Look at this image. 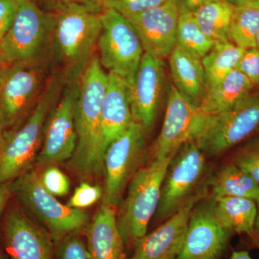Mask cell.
Returning a JSON list of instances; mask_svg holds the SVG:
<instances>
[{
    "label": "cell",
    "mask_w": 259,
    "mask_h": 259,
    "mask_svg": "<svg viewBox=\"0 0 259 259\" xmlns=\"http://www.w3.org/2000/svg\"><path fill=\"white\" fill-rule=\"evenodd\" d=\"M115 207L102 203L87 230L86 244L91 259H125Z\"/></svg>",
    "instance_id": "ffe728a7"
},
{
    "label": "cell",
    "mask_w": 259,
    "mask_h": 259,
    "mask_svg": "<svg viewBox=\"0 0 259 259\" xmlns=\"http://www.w3.org/2000/svg\"><path fill=\"white\" fill-rule=\"evenodd\" d=\"M259 30V7L245 3L234 7L228 40L243 50L256 48Z\"/></svg>",
    "instance_id": "4316f807"
},
{
    "label": "cell",
    "mask_w": 259,
    "mask_h": 259,
    "mask_svg": "<svg viewBox=\"0 0 259 259\" xmlns=\"http://www.w3.org/2000/svg\"><path fill=\"white\" fill-rule=\"evenodd\" d=\"M3 65H4V62H3V59H2L1 56H0V71H1Z\"/></svg>",
    "instance_id": "7dc6e473"
},
{
    "label": "cell",
    "mask_w": 259,
    "mask_h": 259,
    "mask_svg": "<svg viewBox=\"0 0 259 259\" xmlns=\"http://www.w3.org/2000/svg\"><path fill=\"white\" fill-rule=\"evenodd\" d=\"M253 88L244 75L233 70L217 86L207 90L199 108L207 115H218L250 95Z\"/></svg>",
    "instance_id": "603a6c76"
},
{
    "label": "cell",
    "mask_w": 259,
    "mask_h": 259,
    "mask_svg": "<svg viewBox=\"0 0 259 259\" xmlns=\"http://www.w3.org/2000/svg\"><path fill=\"white\" fill-rule=\"evenodd\" d=\"M14 194L44 223L55 241L88 226L89 215L82 209L65 205L48 192L36 171L25 172L11 183Z\"/></svg>",
    "instance_id": "8992f818"
},
{
    "label": "cell",
    "mask_w": 259,
    "mask_h": 259,
    "mask_svg": "<svg viewBox=\"0 0 259 259\" xmlns=\"http://www.w3.org/2000/svg\"><path fill=\"white\" fill-rule=\"evenodd\" d=\"M38 71L30 63L4 64L0 71V128L16 122L36 97Z\"/></svg>",
    "instance_id": "5bb4252c"
},
{
    "label": "cell",
    "mask_w": 259,
    "mask_h": 259,
    "mask_svg": "<svg viewBox=\"0 0 259 259\" xmlns=\"http://www.w3.org/2000/svg\"><path fill=\"white\" fill-rule=\"evenodd\" d=\"M53 34L58 54L74 77L81 74L102 30L103 7L71 2L53 5Z\"/></svg>",
    "instance_id": "7a4b0ae2"
},
{
    "label": "cell",
    "mask_w": 259,
    "mask_h": 259,
    "mask_svg": "<svg viewBox=\"0 0 259 259\" xmlns=\"http://www.w3.org/2000/svg\"><path fill=\"white\" fill-rule=\"evenodd\" d=\"M212 209L219 222L228 231L246 235L259 249V237L255 229L258 206L250 199L225 197L211 199Z\"/></svg>",
    "instance_id": "7402d4cb"
},
{
    "label": "cell",
    "mask_w": 259,
    "mask_h": 259,
    "mask_svg": "<svg viewBox=\"0 0 259 259\" xmlns=\"http://www.w3.org/2000/svg\"><path fill=\"white\" fill-rule=\"evenodd\" d=\"M17 5L18 0H0V40L11 26Z\"/></svg>",
    "instance_id": "e575fe53"
},
{
    "label": "cell",
    "mask_w": 259,
    "mask_h": 259,
    "mask_svg": "<svg viewBox=\"0 0 259 259\" xmlns=\"http://www.w3.org/2000/svg\"><path fill=\"white\" fill-rule=\"evenodd\" d=\"M166 0H112L104 8H112L129 18L146 10L160 6Z\"/></svg>",
    "instance_id": "4dcf8cb0"
},
{
    "label": "cell",
    "mask_w": 259,
    "mask_h": 259,
    "mask_svg": "<svg viewBox=\"0 0 259 259\" xmlns=\"http://www.w3.org/2000/svg\"><path fill=\"white\" fill-rule=\"evenodd\" d=\"M233 5L226 0H211L192 13L204 33L214 42L228 41Z\"/></svg>",
    "instance_id": "d4e9b609"
},
{
    "label": "cell",
    "mask_w": 259,
    "mask_h": 259,
    "mask_svg": "<svg viewBox=\"0 0 259 259\" xmlns=\"http://www.w3.org/2000/svg\"><path fill=\"white\" fill-rule=\"evenodd\" d=\"M244 51L230 40L214 42L212 49L202 59L207 90L217 86L236 69Z\"/></svg>",
    "instance_id": "484cf974"
},
{
    "label": "cell",
    "mask_w": 259,
    "mask_h": 259,
    "mask_svg": "<svg viewBox=\"0 0 259 259\" xmlns=\"http://www.w3.org/2000/svg\"><path fill=\"white\" fill-rule=\"evenodd\" d=\"M226 1L235 7L239 6V5L246 3V2H245V0H226Z\"/></svg>",
    "instance_id": "ab89813d"
},
{
    "label": "cell",
    "mask_w": 259,
    "mask_h": 259,
    "mask_svg": "<svg viewBox=\"0 0 259 259\" xmlns=\"http://www.w3.org/2000/svg\"><path fill=\"white\" fill-rule=\"evenodd\" d=\"M256 48L259 50V30L258 34H257V37H256Z\"/></svg>",
    "instance_id": "f6af8a7d"
},
{
    "label": "cell",
    "mask_w": 259,
    "mask_h": 259,
    "mask_svg": "<svg viewBox=\"0 0 259 259\" xmlns=\"http://www.w3.org/2000/svg\"><path fill=\"white\" fill-rule=\"evenodd\" d=\"M214 42L199 28L193 14L180 10L177 32V45L198 57H204L214 46Z\"/></svg>",
    "instance_id": "83f0119b"
},
{
    "label": "cell",
    "mask_w": 259,
    "mask_h": 259,
    "mask_svg": "<svg viewBox=\"0 0 259 259\" xmlns=\"http://www.w3.org/2000/svg\"><path fill=\"white\" fill-rule=\"evenodd\" d=\"M53 31V18L34 0H18L11 26L0 40V56L4 64L30 63L45 45Z\"/></svg>",
    "instance_id": "52a82bcc"
},
{
    "label": "cell",
    "mask_w": 259,
    "mask_h": 259,
    "mask_svg": "<svg viewBox=\"0 0 259 259\" xmlns=\"http://www.w3.org/2000/svg\"><path fill=\"white\" fill-rule=\"evenodd\" d=\"M236 69L249 80L253 86L259 85V50L257 48L243 52Z\"/></svg>",
    "instance_id": "836d02e7"
},
{
    "label": "cell",
    "mask_w": 259,
    "mask_h": 259,
    "mask_svg": "<svg viewBox=\"0 0 259 259\" xmlns=\"http://www.w3.org/2000/svg\"><path fill=\"white\" fill-rule=\"evenodd\" d=\"M204 196L194 194L175 214L149 234L136 243L132 256L128 259H177L180 254L191 213Z\"/></svg>",
    "instance_id": "e0dca14e"
},
{
    "label": "cell",
    "mask_w": 259,
    "mask_h": 259,
    "mask_svg": "<svg viewBox=\"0 0 259 259\" xmlns=\"http://www.w3.org/2000/svg\"><path fill=\"white\" fill-rule=\"evenodd\" d=\"M34 1H35V0H34Z\"/></svg>",
    "instance_id": "c3c4849f"
},
{
    "label": "cell",
    "mask_w": 259,
    "mask_h": 259,
    "mask_svg": "<svg viewBox=\"0 0 259 259\" xmlns=\"http://www.w3.org/2000/svg\"><path fill=\"white\" fill-rule=\"evenodd\" d=\"M0 259H8L7 258L6 255H5L4 253H2L1 251H0Z\"/></svg>",
    "instance_id": "bcb514c9"
},
{
    "label": "cell",
    "mask_w": 259,
    "mask_h": 259,
    "mask_svg": "<svg viewBox=\"0 0 259 259\" xmlns=\"http://www.w3.org/2000/svg\"><path fill=\"white\" fill-rule=\"evenodd\" d=\"M40 180L46 190L55 197L65 196L69 192V178L55 166L48 167L42 174Z\"/></svg>",
    "instance_id": "f546056e"
},
{
    "label": "cell",
    "mask_w": 259,
    "mask_h": 259,
    "mask_svg": "<svg viewBox=\"0 0 259 259\" xmlns=\"http://www.w3.org/2000/svg\"><path fill=\"white\" fill-rule=\"evenodd\" d=\"M164 80L162 59L144 53L134 82L127 91L133 119L145 131H149L156 120Z\"/></svg>",
    "instance_id": "2e32d148"
},
{
    "label": "cell",
    "mask_w": 259,
    "mask_h": 259,
    "mask_svg": "<svg viewBox=\"0 0 259 259\" xmlns=\"http://www.w3.org/2000/svg\"><path fill=\"white\" fill-rule=\"evenodd\" d=\"M12 194L10 182L0 185V218Z\"/></svg>",
    "instance_id": "8d00e7d4"
},
{
    "label": "cell",
    "mask_w": 259,
    "mask_h": 259,
    "mask_svg": "<svg viewBox=\"0 0 259 259\" xmlns=\"http://www.w3.org/2000/svg\"><path fill=\"white\" fill-rule=\"evenodd\" d=\"M209 117L171 85L163 125L153 146V158H173L186 143L197 140Z\"/></svg>",
    "instance_id": "30bf717a"
},
{
    "label": "cell",
    "mask_w": 259,
    "mask_h": 259,
    "mask_svg": "<svg viewBox=\"0 0 259 259\" xmlns=\"http://www.w3.org/2000/svg\"><path fill=\"white\" fill-rule=\"evenodd\" d=\"M5 246L10 259H53L52 237L13 209L7 214Z\"/></svg>",
    "instance_id": "ac0fdd59"
},
{
    "label": "cell",
    "mask_w": 259,
    "mask_h": 259,
    "mask_svg": "<svg viewBox=\"0 0 259 259\" xmlns=\"http://www.w3.org/2000/svg\"><path fill=\"white\" fill-rule=\"evenodd\" d=\"M211 0H175L179 10H185L193 13L201 5L208 3Z\"/></svg>",
    "instance_id": "d590c367"
},
{
    "label": "cell",
    "mask_w": 259,
    "mask_h": 259,
    "mask_svg": "<svg viewBox=\"0 0 259 259\" xmlns=\"http://www.w3.org/2000/svg\"><path fill=\"white\" fill-rule=\"evenodd\" d=\"M233 163L259 184V143L243 148Z\"/></svg>",
    "instance_id": "d6a6232c"
},
{
    "label": "cell",
    "mask_w": 259,
    "mask_h": 259,
    "mask_svg": "<svg viewBox=\"0 0 259 259\" xmlns=\"http://www.w3.org/2000/svg\"><path fill=\"white\" fill-rule=\"evenodd\" d=\"M258 127L259 95L250 94L226 111L210 116L194 143L204 154L218 156L240 144Z\"/></svg>",
    "instance_id": "ba28073f"
},
{
    "label": "cell",
    "mask_w": 259,
    "mask_h": 259,
    "mask_svg": "<svg viewBox=\"0 0 259 259\" xmlns=\"http://www.w3.org/2000/svg\"><path fill=\"white\" fill-rule=\"evenodd\" d=\"M102 30L97 41L102 67L132 86L144 54L139 35L131 21L112 8L101 13Z\"/></svg>",
    "instance_id": "5b68a950"
},
{
    "label": "cell",
    "mask_w": 259,
    "mask_h": 259,
    "mask_svg": "<svg viewBox=\"0 0 259 259\" xmlns=\"http://www.w3.org/2000/svg\"><path fill=\"white\" fill-rule=\"evenodd\" d=\"M58 241L56 259H91L86 243L76 233L67 235Z\"/></svg>",
    "instance_id": "f1b7e54d"
},
{
    "label": "cell",
    "mask_w": 259,
    "mask_h": 259,
    "mask_svg": "<svg viewBox=\"0 0 259 259\" xmlns=\"http://www.w3.org/2000/svg\"><path fill=\"white\" fill-rule=\"evenodd\" d=\"M128 91L125 81L120 76L108 73V81L101 112L102 146L107 148L132 123Z\"/></svg>",
    "instance_id": "d6986e66"
},
{
    "label": "cell",
    "mask_w": 259,
    "mask_h": 259,
    "mask_svg": "<svg viewBox=\"0 0 259 259\" xmlns=\"http://www.w3.org/2000/svg\"><path fill=\"white\" fill-rule=\"evenodd\" d=\"M49 1L51 2V4H52V5L59 4V3H71V2H79V3H89V4L98 5H101V6H102L101 3H100L99 0H49Z\"/></svg>",
    "instance_id": "74e56055"
},
{
    "label": "cell",
    "mask_w": 259,
    "mask_h": 259,
    "mask_svg": "<svg viewBox=\"0 0 259 259\" xmlns=\"http://www.w3.org/2000/svg\"><path fill=\"white\" fill-rule=\"evenodd\" d=\"M231 234L216 218L211 199L200 202L191 213L177 259H217L226 249Z\"/></svg>",
    "instance_id": "4fadbf2b"
},
{
    "label": "cell",
    "mask_w": 259,
    "mask_h": 259,
    "mask_svg": "<svg viewBox=\"0 0 259 259\" xmlns=\"http://www.w3.org/2000/svg\"><path fill=\"white\" fill-rule=\"evenodd\" d=\"M173 158H153L130 182L127 197L117 218L125 246L134 248L147 234L148 223L157 211L162 185Z\"/></svg>",
    "instance_id": "277c9868"
},
{
    "label": "cell",
    "mask_w": 259,
    "mask_h": 259,
    "mask_svg": "<svg viewBox=\"0 0 259 259\" xmlns=\"http://www.w3.org/2000/svg\"><path fill=\"white\" fill-rule=\"evenodd\" d=\"M107 81L100 59L93 58L80 77L75 107L76 146L70 165L80 176H98L104 171L101 112Z\"/></svg>",
    "instance_id": "6da1fadb"
},
{
    "label": "cell",
    "mask_w": 259,
    "mask_h": 259,
    "mask_svg": "<svg viewBox=\"0 0 259 259\" xmlns=\"http://www.w3.org/2000/svg\"><path fill=\"white\" fill-rule=\"evenodd\" d=\"M229 259H253L250 256L249 253L246 250L233 251Z\"/></svg>",
    "instance_id": "f35d334b"
},
{
    "label": "cell",
    "mask_w": 259,
    "mask_h": 259,
    "mask_svg": "<svg viewBox=\"0 0 259 259\" xmlns=\"http://www.w3.org/2000/svg\"><path fill=\"white\" fill-rule=\"evenodd\" d=\"M62 80L52 78L39 97L31 115L21 128L5 136L0 147V185L28 171L42 144L49 112L61 97Z\"/></svg>",
    "instance_id": "3957f363"
},
{
    "label": "cell",
    "mask_w": 259,
    "mask_h": 259,
    "mask_svg": "<svg viewBox=\"0 0 259 259\" xmlns=\"http://www.w3.org/2000/svg\"><path fill=\"white\" fill-rule=\"evenodd\" d=\"M3 141H4V134L2 133V129L0 128V147L3 145Z\"/></svg>",
    "instance_id": "7bdbcfd3"
},
{
    "label": "cell",
    "mask_w": 259,
    "mask_h": 259,
    "mask_svg": "<svg viewBox=\"0 0 259 259\" xmlns=\"http://www.w3.org/2000/svg\"><path fill=\"white\" fill-rule=\"evenodd\" d=\"M180 10L175 0L127 18L139 35L145 54L163 59L177 45Z\"/></svg>",
    "instance_id": "9a60e30c"
},
{
    "label": "cell",
    "mask_w": 259,
    "mask_h": 259,
    "mask_svg": "<svg viewBox=\"0 0 259 259\" xmlns=\"http://www.w3.org/2000/svg\"><path fill=\"white\" fill-rule=\"evenodd\" d=\"M142 126L133 121L125 133L107 148L104 158L105 185L102 204L116 207L120 203L144 158L146 139Z\"/></svg>",
    "instance_id": "9c48e42d"
},
{
    "label": "cell",
    "mask_w": 259,
    "mask_h": 259,
    "mask_svg": "<svg viewBox=\"0 0 259 259\" xmlns=\"http://www.w3.org/2000/svg\"><path fill=\"white\" fill-rule=\"evenodd\" d=\"M204 153L194 141L181 147L172 158L161 187L158 219L164 221L180 210L193 197V191L205 168Z\"/></svg>",
    "instance_id": "8fae6325"
},
{
    "label": "cell",
    "mask_w": 259,
    "mask_h": 259,
    "mask_svg": "<svg viewBox=\"0 0 259 259\" xmlns=\"http://www.w3.org/2000/svg\"><path fill=\"white\" fill-rule=\"evenodd\" d=\"M168 59L175 88L186 98L199 107L207 90L202 59L177 45Z\"/></svg>",
    "instance_id": "44dd1931"
},
{
    "label": "cell",
    "mask_w": 259,
    "mask_h": 259,
    "mask_svg": "<svg viewBox=\"0 0 259 259\" xmlns=\"http://www.w3.org/2000/svg\"><path fill=\"white\" fill-rule=\"evenodd\" d=\"M211 199L240 197L259 205V184L234 163L222 167L211 182Z\"/></svg>",
    "instance_id": "cb8c5ba5"
},
{
    "label": "cell",
    "mask_w": 259,
    "mask_h": 259,
    "mask_svg": "<svg viewBox=\"0 0 259 259\" xmlns=\"http://www.w3.org/2000/svg\"><path fill=\"white\" fill-rule=\"evenodd\" d=\"M79 93V82L74 81L65 89L62 96L48 116L41 148L37 156L39 165L71 159L76 146L74 113Z\"/></svg>",
    "instance_id": "7c38bea8"
},
{
    "label": "cell",
    "mask_w": 259,
    "mask_h": 259,
    "mask_svg": "<svg viewBox=\"0 0 259 259\" xmlns=\"http://www.w3.org/2000/svg\"><path fill=\"white\" fill-rule=\"evenodd\" d=\"M99 1L101 3V4L102 5V7L104 6L105 4H107V3H110V2H111L112 0H99Z\"/></svg>",
    "instance_id": "ee69618b"
},
{
    "label": "cell",
    "mask_w": 259,
    "mask_h": 259,
    "mask_svg": "<svg viewBox=\"0 0 259 259\" xmlns=\"http://www.w3.org/2000/svg\"><path fill=\"white\" fill-rule=\"evenodd\" d=\"M255 229L257 235L259 237V205H258V210H257L256 220H255Z\"/></svg>",
    "instance_id": "60d3db41"
},
{
    "label": "cell",
    "mask_w": 259,
    "mask_h": 259,
    "mask_svg": "<svg viewBox=\"0 0 259 259\" xmlns=\"http://www.w3.org/2000/svg\"><path fill=\"white\" fill-rule=\"evenodd\" d=\"M103 196V191L99 186L82 182L74 191L66 205L72 208L82 209L97 203Z\"/></svg>",
    "instance_id": "1f68e13d"
},
{
    "label": "cell",
    "mask_w": 259,
    "mask_h": 259,
    "mask_svg": "<svg viewBox=\"0 0 259 259\" xmlns=\"http://www.w3.org/2000/svg\"><path fill=\"white\" fill-rule=\"evenodd\" d=\"M246 3L259 7V0H245Z\"/></svg>",
    "instance_id": "b9f144b4"
}]
</instances>
